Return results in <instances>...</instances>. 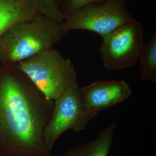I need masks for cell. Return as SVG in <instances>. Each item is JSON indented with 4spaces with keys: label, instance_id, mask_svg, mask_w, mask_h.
<instances>
[{
    "label": "cell",
    "instance_id": "6da1fadb",
    "mask_svg": "<svg viewBox=\"0 0 156 156\" xmlns=\"http://www.w3.org/2000/svg\"><path fill=\"white\" fill-rule=\"evenodd\" d=\"M53 106L17 64L0 65V156H50L45 132Z\"/></svg>",
    "mask_w": 156,
    "mask_h": 156
},
{
    "label": "cell",
    "instance_id": "7a4b0ae2",
    "mask_svg": "<svg viewBox=\"0 0 156 156\" xmlns=\"http://www.w3.org/2000/svg\"><path fill=\"white\" fill-rule=\"evenodd\" d=\"M62 22L38 14L12 26L0 37V65L17 64L53 48L66 34Z\"/></svg>",
    "mask_w": 156,
    "mask_h": 156
},
{
    "label": "cell",
    "instance_id": "3957f363",
    "mask_svg": "<svg viewBox=\"0 0 156 156\" xmlns=\"http://www.w3.org/2000/svg\"><path fill=\"white\" fill-rule=\"evenodd\" d=\"M17 65L53 101L69 87L78 84L77 73L71 60L53 48L19 62Z\"/></svg>",
    "mask_w": 156,
    "mask_h": 156
},
{
    "label": "cell",
    "instance_id": "277c9868",
    "mask_svg": "<svg viewBox=\"0 0 156 156\" xmlns=\"http://www.w3.org/2000/svg\"><path fill=\"white\" fill-rule=\"evenodd\" d=\"M134 19L126 0H105L79 8L64 19L62 27L65 34L86 30L102 37Z\"/></svg>",
    "mask_w": 156,
    "mask_h": 156
},
{
    "label": "cell",
    "instance_id": "5b68a950",
    "mask_svg": "<svg viewBox=\"0 0 156 156\" xmlns=\"http://www.w3.org/2000/svg\"><path fill=\"white\" fill-rule=\"evenodd\" d=\"M101 38V60L109 70L134 66L145 45L144 26L135 18Z\"/></svg>",
    "mask_w": 156,
    "mask_h": 156
},
{
    "label": "cell",
    "instance_id": "8992f818",
    "mask_svg": "<svg viewBox=\"0 0 156 156\" xmlns=\"http://www.w3.org/2000/svg\"><path fill=\"white\" fill-rule=\"evenodd\" d=\"M79 88L78 84L74 85L54 101L52 115L45 132V142L51 152L57 140L64 132L83 130L97 115L85 108Z\"/></svg>",
    "mask_w": 156,
    "mask_h": 156
},
{
    "label": "cell",
    "instance_id": "52a82bcc",
    "mask_svg": "<svg viewBox=\"0 0 156 156\" xmlns=\"http://www.w3.org/2000/svg\"><path fill=\"white\" fill-rule=\"evenodd\" d=\"M79 94L85 108L97 113L127 100L132 90L124 80H99L79 88Z\"/></svg>",
    "mask_w": 156,
    "mask_h": 156
},
{
    "label": "cell",
    "instance_id": "ba28073f",
    "mask_svg": "<svg viewBox=\"0 0 156 156\" xmlns=\"http://www.w3.org/2000/svg\"><path fill=\"white\" fill-rule=\"evenodd\" d=\"M41 14L39 0H0V37L17 23Z\"/></svg>",
    "mask_w": 156,
    "mask_h": 156
},
{
    "label": "cell",
    "instance_id": "9c48e42d",
    "mask_svg": "<svg viewBox=\"0 0 156 156\" xmlns=\"http://www.w3.org/2000/svg\"><path fill=\"white\" fill-rule=\"evenodd\" d=\"M116 124H111L91 140L75 147L76 156H108L111 149Z\"/></svg>",
    "mask_w": 156,
    "mask_h": 156
},
{
    "label": "cell",
    "instance_id": "30bf717a",
    "mask_svg": "<svg viewBox=\"0 0 156 156\" xmlns=\"http://www.w3.org/2000/svg\"><path fill=\"white\" fill-rule=\"evenodd\" d=\"M138 61L140 62V79L144 81H151L156 83V33L142 48Z\"/></svg>",
    "mask_w": 156,
    "mask_h": 156
},
{
    "label": "cell",
    "instance_id": "8fae6325",
    "mask_svg": "<svg viewBox=\"0 0 156 156\" xmlns=\"http://www.w3.org/2000/svg\"><path fill=\"white\" fill-rule=\"evenodd\" d=\"M64 19L82 6L105 0H54Z\"/></svg>",
    "mask_w": 156,
    "mask_h": 156
},
{
    "label": "cell",
    "instance_id": "7c38bea8",
    "mask_svg": "<svg viewBox=\"0 0 156 156\" xmlns=\"http://www.w3.org/2000/svg\"><path fill=\"white\" fill-rule=\"evenodd\" d=\"M62 156H76V152H75V147L73 149L67 151V152H66Z\"/></svg>",
    "mask_w": 156,
    "mask_h": 156
}]
</instances>
